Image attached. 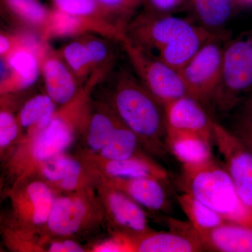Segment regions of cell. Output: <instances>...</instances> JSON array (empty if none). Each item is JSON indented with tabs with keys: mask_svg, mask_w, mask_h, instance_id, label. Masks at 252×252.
Listing matches in <instances>:
<instances>
[{
	"mask_svg": "<svg viewBox=\"0 0 252 252\" xmlns=\"http://www.w3.org/2000/svg\"><path fill=\"white\" fill-rule=\"evenodd\" d=\"M98 83L97 78L91 77L74 98L59 106L44 128L20 140L6 157V168L13 182L23 180L41 160L66 153L78 136L84 135L92 108L91 94Z\"/></svg>",
	"mask_w": 252,
	"mask_h": 252,
	"instance_id": "1",
	"label": "cell"
},
{
	"mask_svg": "<svg viewBox=\"0 0 252 252\" xmlns=\"http://www.w3.org/2000/svg\"><path fill=\"white\" fill-rule=\"evenodd\" d=\"M219 33L187 18L146 9L131 20L125 31L132 42L178 72Z\"/></svg>",
	"mask_w": 252,
	"mask_h": 252,
	"instance_id": "2",
	"label": "cell"
},
{
	"mask_svg": "<svg viewBox=\"0 0 252 252\" xmlns=\"http://www.w3.org/2000/svg\"><path fill=\"white\" fill-rule=\"evenodd\" d=\"M108 73L107 103L137 135L142 147L155 155H164L167 144L165 108L141 82L126 69Z\"/></svg>",
	"mask_w": 252,
	"mask_h": 252,
	"instance_id": "3",
	"label": "cell"
},
{
	"mask_svg": "<svg viewBox=\"0 0 252 252\" xmlns=\"http://www.w3.org/2000/svg\"><path fill=\"white\" fill-rule=\"evenodd\" d=\"M183 190L190 193L227 221L252 227V214L244 205L223 165L213 157L182 165Z\"/></svg>",
	"mask_w": 252,
	"mask_h": 252,
	"instance_id": "4",
	"label": "cell"
},
{
	"mask_svg": "<svg viewBox=\"0 0 252 252\" xmlns=\"http://www.w3.org/2000/svg\"><path fill=\"white\" fill-rule=\"evenodd\" d=\"M105 221L94 187L59 194L40 236L45 248L51 239L73 238L91 233Z\"/></svg>",
	"mask_w": 252,
	"mask_h": 252,
	"instance_id": "5",
	"label": "cell"
},
{
	"mask_svg": "<svg viewBox=\"0 0 252 252\" xmlns=\"http://www.w3.org/2000/svg\"><path fill=\"white\" fill-rule=\"evenodd\" d=\"M252 92V28L225 42L220 84L211 103L220 112H228Z\"/></svg>",
	"mask_w": 252,
	"mask_h": 252,
	"instance_id": "6",
	"label": "cell"
},
{
	"mask_svg": "<svg viewBox=\"0 0 252 252\" xmlns=\"http://www.w3.org/2000/svg\"><path fill=\"white\" fill-rule=\"evenodd\" d=\"M57 195L51 186L35 177L14 182L8 191L11 206L9 224L28 233L40 234Z\"/></svg>",
	"mask_w": 252,
	"mask_h": 252,
	"instance_id": "7",
	"label": "cell"
},
{
	"mask_svg": "<svg viewBox=\"0 0 252 252\" xmlns=\"http://www.w3.org/2000/svg\"><path fill=\"white\" fill-rule=\"evenodd\" d=\"M228 39L223 32L219 33L179 71L187 94L203 104L211 103L220 86L223 49Z\"/></svg>",
	"mask_w": 252,
	"mask_h": 252,
	"instance_id": "8",
	"label": "cell"
},
{
	"mask_svg": "<svg viewBox=\"0 0 252 252\" xmlns=\"http://www.w3.org/2000/svg\"><path fill=\"white\" fill-rule=\"evenodd\" d=\"M120 43L136 76L162 105L188 94L178 71L136 45L126 35Z\"/></svg>",
	"mask_w": 252,
	"mask_h": 252,
	"instance_id": "9",
	"label": "cell"
},
{
	"mask_svg": "<svg viewBox=\"0 0 252 252\" xmlns=\"http://www.w3.org/2000/svg\"><path fill=\"white\" fill-rule=\"evenodd\" d=\"M96 190L113 233L134 238L153 230L142 207L122 190L99 180Z\"/></svg>",
	"mask_w": 252,
	"mask_h": 252,
	"instance_id": "10",
	"label": "cell"
},
{
	"mask_svg": "<svg viewBox=\"0 0 252 252\" xmlns=\"http://www.w3.org/2000/svg\"><path fill=\"white\" fill-rule=\"evenodd\" d=\"M213 142L223 158L240 200L252 214V151L220 124L214 122Z\"/></svg>",
	"mask_w": 252,
	"mask_h": 252,
	"instance_id": "11",
	"label": "cell"
},
{
	"mask_svg": "<svg viewBox=\"0 0 252 252\" xmlns=\"http://www.w3.org/2000/svg\"><path fill=\"white\" fill-rule=\"evenodd\" d=\"M44 42L26 37L22 45L1 61L6 74L0 81V96L19 94L35 84L41 74L40 51Z\"/></svg>",
	"mask_w": 252,
	"mask_h": 252,
	"instance_id": "12",
	"label": "cell"
},
{
	"mask_svg": "<svg viewBox=\"0 0 252 252\" xmlns=\"http://www.w3.org/2000/svg\"><path fill=\"white\" fill-rule=\"evenodd\" d=\"M167 137L195 135L213 142V124L204 104L187 94L164 106Z\"/></svg>",
	"mask_w": 252,
	"mask_h": 252,
	"instance_id": "13",
	"label": "cell"
},
{
	"mask_svg": "<svg viewBox=\"0 0 252 252\" xmlns=\"http://www.w3.org/2000/svg\"><path fill=\"white\" fill-rule=\"evenodd\" d=\"M99 177L106 178H154L166 182L168 175L163 167L146 154L123 159L108 160L88 151L78 155Z\"/></svg>",
	"mask_w": 252,
	"mask_h": 252,
	"instance_id": "14",
	"label": "cell"
},
{
	"mask_svg": "<svg viewBox=\"0 0 252 252\" xmlns=\"http://www.w3.org/2000/svg\"><path fill=\"white\" fill-rule=\"evenodd\" d=\"M40 68L46 93L58 105L67 103L77 95L82 85L57 50L47 42L41 47Z\"/></svg>",
	"mask_w": 252,
	"mask_h": 252,
	"instance_id": "15",
	"label": "cell"
},
{
	"mask_svg": "<svg viewBox=\"0 0 252 252\" xmlns=\"http://www.w3.org/2000/svg\"><path fill=\"white\" fill-rule=\"evenodd\" d=\"M52 9L82 23L90 33L120 42L125 32L113 24L96 0H50Z\"/></svg>",
	"mask_w": 252,
	"mask_h": 252,
	"instance_id": "16",
	"label": "cell"
},
{
	"mask_svg": "<svg viewBox=\"0 0 252 252\" xmlns=\"http://www.w3.org/2000/svg\"><path fill=\"white\" fill-rule=\"evenodd\" d=\"M173 230L157 232L154 230L130 238L131 252H198L204 248L198 239L180 222L170 220Z\"/></svg>",
	"mask_w": 252,
	"mask_h": 252,
	"instance_id": "17",
	"label": "cell"
},
{
	"mask_svg": "<svg viewBox=\"0 0 252 252\" xmlns=\"http://www.w3.org/2000/svg\"><path fill=\"white\" fill-rule=\"evenodd\" d=\"M186 227L200 242L205 251L252 252V227L249 225L226 221L213 229L200 231L194 230L190 223Z\"/></svg>",
	"mask_w": 252,
	"mask_h": 252,
	"instance_id": "18",
	"label": "cell"
},
{
	"mask_svg": "<svg viewBox=\"0 0 252 252\" xmlns=\"http://www.w3.org/2000/svg\"><path fill=\"white\" fill-rule=\"evenodd\" d=\"M99 180L122 190L142 207L155 212H167L170 199L164 181L154 178L120 179L99 177Z\"/></svg>",
	"mask_w": 252,
	"mask_h": 252,
	"instance_id": "19",
	"label": "cell"
},
{
	"mask_svg": "<svg viewBox=\"0 0 252 252\" xmlns=\"http://www.w3.org/2000/svg\"><path fill=\"white\" fill-rule=\"evenodd\" d=\"M122 123L107 102L93 99L90 118L83 135L86 144L84 150L98 154L112 140Z\"/></svg>",
	"mask_w": 252,
	"mask_h": 252,
	"instance_id": "20",
	"label": "cell"
},
{
	"mask_svg": "<svg viewBox=\"0 0 252 252\" xmlns=\"http://www.w3.org/2000/svg\"><path fill=\"white\" fill-rule=\"evenodd\" d=\"M57 105L46 92L27 99L17 112L22 130L21 139L35 135L44 128L54 117Z\"/></svg>",
	"mask_w": 252,
	"mask_h": 252,
	"instance_id": "21",
	"label": "cell"
},
{
	"mask_svg": "<svg viewBox=\"0 0 252 252\" xmlns=\"http://www.w3.org/2000/svg\"><path fill=\"white\" fill-rule=\"evenodd\" d=\"M1 7L11 19L40 33L42 40L51 22L52 9L40 0H1Z\"/></svg>",
	"mask_w": 252,
	"mask_h": 252,
	"instance_id": "22",
	"label": "cell"
},
{
	"mask_svg": "<svg viewBox=\"0 0 252 252\" xmlns=\"http://www.w3.org/2000/svg\"><path fill=\"white\" fill-rule=\"evenodd\" d=\"M197 23L213 32H220L238 6L236 0H188Z\"/></svg>",
	"mask_w": 252,
	"mask_h": 252,
	"instance_id": "23",
	"label": "cell"
},
{
	"mask_svg": "<svg viewBox=\"0 0 252 252\" xmlns=\"http://www.w3.org/2000/svg\"><path fill=\"white\" fill-rule=\"evenodd\" d=\"M212 142L195 135H177L167 137L168 150L181 162L199 163L209 160L212 155Z\"/></svg>",
	"mask_w": 252,
	"mask_h": 252,
	"instance_id": "24",
	"label": "cell"
},
{
	"mask_svg": "<svg viewBox=\"0 0 252 252\" xmlns=\"http://www.w3.org/2000/svg\"><path fill=\"white\" fill-rule=\"evenodd\" d=\"M78 37L82 41L89 54L94 74L104 79L114 68L115 63V51L109 41L114 39L94 33H87Z\"/></svg>",
	"mask_w": 252,
	"mask_h": 252,
	"instance_id": "25",
	"label": "cell"
},
{
	"mask_svg": "<svg viewBox=\"0 0 252 252\" xmlns=\"http://www.w3.org/2000/svg\"><path fill=\"white\" fill-rule=\"evenodd\" d=\"M13 95H1L0 99V154L6 158L22 137V130L17 114L13 107Z\"/></svg>",
	"mask_w": 252,
	"mask_h": 252,
	"instance_id": "26",
	"label": "cell"
},
{
	"mask_svg": "<svg viewBox=\"0 0 252 252\" xmlns=\"http://www.w3.org/2000/svg\"><path fill=\"white\" fill-rule=\"evenodd\" d=\"M177 200L194 230L200 231L213 229L227 221L190 193L185 192L179 195Z\"/></svg>",
	"mask_w": 252,
	"mask_h": 252,
	"instance_id": "27",
	"label": "cell"
},
{
	"mask_svg": "<svg viewBox=\"0 0 252 252\" xmlns=\"http://www.w3.org/2000/svg\"><path fill=\"white\" fill-rule=\"evenodd\" d=\"M141 147L137 135L122 122L110 142L95 154L108 160H123L143 155Z\"/></svg>",
	"mask_w": 252,
	"mask_h": 252,
	"instance_id": "28",
	"label": "cell"
},
{
	"mask_svg": "<svg viewBox=\"0 0 252 252\" xmlns=\"http://www.w3.org/2000/svg\"><path fill=\"white\" fill-rule=\"evenodd\" d=\"M57 51L81 85L85 84L92 77V64L85 46L79 37H76Z\"/></svg>",
	"mask_w": 252,
	"mask_h": 252,
	"instance_id": "29",
	"label": "cell"
},
{
	"mask_svg": "<svg viewBox=\"0 0 252 252\" xmlns=\"http://www.w3.org/2000/svg\"><path fill=\"white\" fill-rule=\"evenodd\" d=\"M114 26L125 32L143 0H96Z\"/></svg>",
	"mask_w": 252,
	"mask_h": 252,
	"instance_id": "30",
	"label": "cell"
},
{
	"mask_svg": "<svg viewBox=\"0 0 252 252\" xmlns=\"http://www.w3.org/2000/svg\"><path fill=\"white\" fill-rule=\"evenodd\" d=\"M5 245L13 252H45L44 244L39 235L28 233L8 223L2 228Z\"/></svg>",
	"mask_w": 252,
	"mask_h": 252,
	"instance_id": "31",
	"label": "cell"
},
{
	"mask_svg": "<svg viewBox=\"0 0 252 252\" xmlns=\"http://www.w3.org/2000/svg\"><path fill=\"white\" fill-rule=\"evenodd\" d=\"M89 252H131L130 239L124 235L113 233L112 238L93 245Z\"/></svg>",
	"mask_w": 252,
	"mask_h": 252,
	"instance_id": "32",
	"label": "cell"
},
{
	"mask_svg": "<svg viewBox=\"0 0 252 252\" xmlns=\"http://www.w3.org/2000/svg\"><path fill=\"white\" fill-rule=\"evenodd\" d=\"M231 132L252 151V114L244 111Z\"/></svg>",
	"mask_w": 252,
	"mask_h": 252,
	"instance_id": "33",
	"label": "cell"
},
{
	"mask_svg": "<svg viewBox=\"0 0 252 252\" xmlns=\"http://www.w3.org/2000/svg\"><path fill=\"white\" fill-rule=\"evenodd\" d=\"M26 36L9 32L1 31L0 33V58L5 61L20 47L25 41Z\"/></svg>",
	"mask_w": 252,
	"mask_h": 252,
	"instance_id": "34",
	"label": "cell"
},
{
	"mask_svg": "<svg viewBox=\"0 0 252 252\" xmlns=\"http://www.w3.org/2000/svg\"><path fill=\"white\" fill-rule=\"evenodd\" d=\"M45 252H84L87 250L72 238H54L49 240L45 245Z\"/></svg>",
	"mask_w": 252,
	"mask_h": 252,
	"instance_id": "35",
	"label": "cell"
},
{
	"mask_svg": "<svg viewBox=\"0 0 252 252\" xmlns=\"http://www.w3.org/2000/svg\"><path fill=\"white\" fill-rule=\"evenodd\" d=\"M186 0H143L146 10L158 13H170Z\"/></svg>",
	"mask_w": 252,
	"mask_h": 252,
	"instance_id": "36",
	"label": "cell"
},
{
	"mask_svg": "<svg viewBox=\"0 0 252 252\" xmlns=\"http://www.w3.org/2000/svg\"><path fill=\"white\" fill-rule=\"evenodd\" d=\"M244 111L252 114V92L250 94V97L247 101L246 105H245V110Z\"/></svg>",
	"mask_w": 252,
	"mask_h": 252,
	"instance_id": "37",
	"label": "cell"
},
{
	"mask_svg": "<svg viewBox=\"0 0 252 252\" xmlns=\"http://www.w3.org/2000/svg\"><path fill=\"white\" fill-rule=\"evenodd\" d=\"M238 5L252 4V0H236Z\"/></svg>",
	"mask_w": 252,
	"mask_h": 252,
	"instance_id": "38",
	"label": "cell"
}]
</instances>
